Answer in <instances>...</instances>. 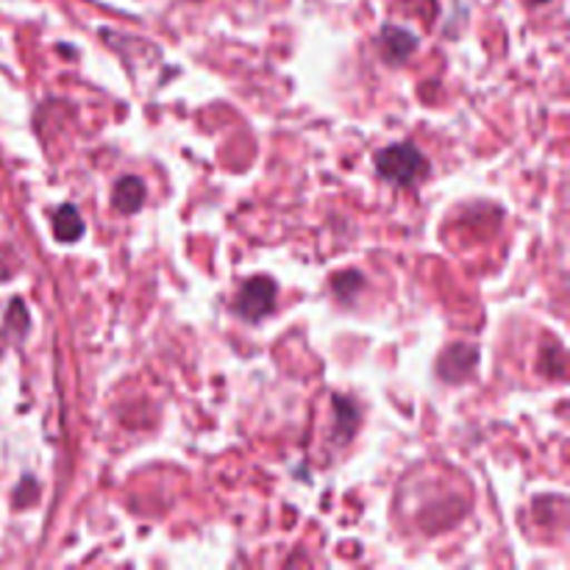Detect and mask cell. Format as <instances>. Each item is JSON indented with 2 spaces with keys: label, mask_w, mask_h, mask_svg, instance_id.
<instances>
[{
  "label": "cell",
  "mask_w": 570,
  "mask_h": 570,
  "mask_svg": "<svg viewBox=\"0 0 570 570\" xmlns=\"http://www.w3.org/2000/svg\"><path fill=\"white\" fill-rule=\"evenodd\" d=\"M376 170L384 181L410 187V184L421 181V178L426 176L429 165L415 145L401 142V145H390V148H384L382 154L376 156Z\"/></svg>",
  "instance_id": "6da1fadb"
},
{
  "label": "cell",
  "mask_w": 570,
  "mask_h": 570,
  "mask_svg": "<svg viewBox=\"0 0 570 570\" xmlns=\"http://www.w3.org/2000/svg\"><path fill=\"white\" fill-rule=\"evenodd\" d=\"M276 306V284L267 276H254L239 287L237 301H234V309L239 312V317L245 321H262L267 317Z\"/></svg>",
  "instance_id": "7a4b0ae2"
},
{
  "label": "cell",
  "mask_w": 570,
  "mask_h": 570,
  "mask_svg": "<svg viewBox=\"0 0 570 570\" xmlns=\"http://www.w3.org/2000/svg\"><path fill=\"white\" fill-rule=\"evenodd\" d=\"M111 200H115V209L122 212V215H134V212L139 209V206L145 204V187L139 178L134 176H126L117 181L115 187V195H111Z\"/></svg>",
  "instance_id": "3957f363"
},
{
  "label": "cell",
  "mask_w": 570,
  "mask_h": 570,
  "mask_svg": "<svg viewBox=\"0 0 570 570\" xmlns=\"http://www.w3.org/2000/svg\"><path fill=\"white\" fill-rule=\"evenodd\" d=\"M382 45H384V53H387V59H406V56L415 50L417 39L412 37L410 31H404V28H384V37H382Z\"/></svg>",
  "instance_id": "277c9868"
},
{
  "label": "cell",
  "mask_w": 570,
  "mask_h": 570,
  "mask_svg": "<svg viewBox=\"0 0 570 570\" xmlns=\"http://www.w3.org/2000/svg\"><path fill=\"white\" fill-rule=\"evenodd\" d=\"M53 232H56V237L61 239V243H72V239L81 237L83 223H81V217H78V212L72 209L70 204H65L59 212H56Z\"/></svg>",
  "instance_id": "5b68a950"
},
{
  "label": "cell",
  "mask_w": 570,
  "mask_h": 570,
  "mask_svg": "<svg viewBox=\"0 0 570 570\" xmlns=\"http://www.w3.org/2000/svg\"><path fill=\"white\" fill-rule=\"evenodd\" d=\"M362 287H365V278L360 273H340V276H334V289L340 293V298H348V295H354Z\"/></svg>",
  "instance_id": "8992f818"
},
{
  "label": "cell",
  "mask_w": 570,
  "mask_h": 570,
  "mask_svg": "<svg viewBox=\"0 0 570 570\" xmlns=\"http://www.w3.org/2000/svg\"><path fill=\"white\" fill-rule=\"evenodd\" d=\"M529 3H546V0H529Z\"/></svg>",
  "instance_id": "52a82bcc"
}]
</instances>
